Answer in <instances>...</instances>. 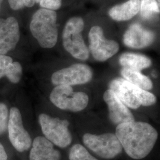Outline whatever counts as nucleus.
Returning a JSON list of instances; mask_svg holds the SVG:
<instances>
[{"mask_svg": "<svg viewBox=\"0 0 160 160\" xmlns=\"http://www.w3.org/2000/svg\"><path fill=\"white\" fill-rule=\"evenodd\" d=\"M88 42L89 52L96 60L100 62L109 59L117 53L119 49L118 43L115 40L106 39L103 29L98 26H94L90 29Z\"/></svg>", "mask_w": 160, "mask_h": 160, "instance_id": "6e6552de", "label": "nucleus"}, {"mask_svg": "<svg viewBox=\"0 0 160 160\" xmlns=\"http://www.w3.org/2000/svg\"><path fill=\"white\" fill-rule=\"evenodd\" d=\"M82 141L88 148L104 159H113L122 152L119 140L112 133L100 135L87 133L84 135Z\"/></svg>", "mask_w": 160, "mask_h": 160, "instance_id": "423d86ee", "label": "nucleus"}, {"mask_svg": "<svg viewBox=\"0 0 160 160\" xmlns=\"http://www.w3.org/2000/svg\"><path fill=\"white\" fill-rule=\"evenodd\" d=\"M29 160H61V155L53 144L44 137H38L32 142Z\"/></svg>", "mask_w": 160, "mask_h": 160, "instance_id": "4468645a", "label": "nucleus"}, {"mask_svg": "<svg viewBox=\"0 0 160 160\" xmlns=\"http://www.w3.org/2000/svg\"><path fill=\"white\" fill-rule=\"evenodd\" d=\"M69 160H98L80 144L74 145L69 151Z\"/></svg>", "mask_w": 160, "mask_h": 160, "instance_id": "6ab92c4d", "label": "nucleus"}, {"mask_svg": "<svg viewBox=\"0 0 160 160\" xmlns=\"http://www.w3.org/2000/svg\"><path fill=\"white\" fill-rule=\"evenodd\" d=\"M139 12L143 19L149 20L160 13V4L156 0H141Z\"/></svg>", "mask_w": 160, "mask_h": 160, "instance_id": "a211bd4d", "label": "nucleus"}, {"mask_svg": "<svg viewBox=\"0 0 160 160\" xmlns=\"http://www.w3.org/2000/svg\"><path fill=\"white\" fill-rule=\"evenodd\" d=\"M120 74L123 79L142 90L148 91L153 87L152 81L147 76L142 74L140 71L123 68L120 71Z\"/></svg>", "mask_w": 160, "mask_h": 160, "instance_id": "f3484780", "label": "nucleus"}, {"mask_svg": "<svg viewBox=\"0 0 160 160\" xmlns=\"http://www.w3.org/2000/svg\"><path fill=\"white\" fill-rule=\"evenodd\" d=\"M155 39L154 33L138 23L131 24L123 36L125 45L132 49H143L151 45Z\"/></svg>", "mask_w": 160, "mask_h": 160, "instance_id": "ddd939ff", "label": "nucleus"}, {"mask_svg": "<svg viewBox=\"0 0 160 160\" xmlns=\"http://www.w3.org/2000/svg\"><path fill=\"white\" fill-rule=\"evenodd\" d=\"M141 0H129L110 9L109 15L113 20L121 22L129 20L140 10Z\"/></svg>", "mask_w": 160, "mask_h": 160, "instance_id": "2eb2a0df", "label": "nucleus"}, {"mask_svg": "<svg viewBox=\"0 0 160 160\" xmlns=\"http://www.w3.org/2000/svg\"><path fill=\"white\" fill-rule=\"evenodd\" d=\"M39 4L42 8L55 11L61 8L62 0H40Z\"/></svg>", "mask_w": 160, "mask_h": 160, "instance_id": "5701e85b", "label": "nucleus"}, {"mask_svg": "<svg viewBox=\"0 0 160 160\" xmlns=\"http://www.w3.org/2000/svg\"><path fill=\"white\" fill-rule=\"evenodd\" d=\"M8 156L2 144L0 142V160H7Z\"/></svg>", "mask_w": 160, "mask_h": 160, "instance_id": "393cba45", "label": "nucleus"}, {"mask_svg": "<svg viewBox=\"0 0 160 160\" xmlns=\"http://www.w3.org/2000/svg\"><path fill=\"white\" fill-rule=\"evenodd\" d=\"M57 14L55 11L40 8L34 12L30 24L33 36L43 48L50 49L57 43Z\"/></svg>", "mask_w": 160, "mask_h": 160, "instance_id": "f03ea898", "label": "nucleus"}, {"mask_svg": "<svg viewBox=\"0 0 160 160\" xmlns=\"http://www.w3.org/2000/svg\"><path fill=\"white\" fill-rule=\"evenodd\" d=\"M115 135L127 155L135 160L145 158L152 150L158 136L150 124L135 121L118 125Z\"/></svg>", "mask_w": 160, "mask_h": 160, "instance_id": "f257e3e1", "label": "nucleus"}, {"mask_svg": "<svg viewBox=\"0 0 160 160\" xmlns=\"http://www.w3.org/2000/svg\"><path fill=\"white\" fill-rule=\"evenodd\" d=\"M2 1H3V0H0V7H1V6L2 2Z\"/></svg>", "mask_w": 160, "mask_h": 160, "instance_id": "bb28decb", "label": "nucleus"}, {"mask_svg": "<svg viewBox=\"0 0 160 160\" xmlns=\"http://www.w3.org/2000/svg\"><path fill=\"white\" fill-rule=\"evenodd\" d=\"M42 131L51 142L61 148H65L72 142V138L68 129V121L42 113L39 116Z\"/></svg>", "mask_w": 160, "mask_h": 160, "instance_id": "20e7f679", "label": "nucleus"}, {"mask_svg": "<svg viewBox=\"0 0 160 160\" xmlns=\"http://www.w3.org/2000/svg\"><path fill=\"white\" fill-rule=\"evenodd\" d=\"M9 111L5 103L0 102V135L7 131Z\"/></svg>", "mask_w": 160, "mask_h": 160, "instance_id": "412c9836", "label": "nucleus"}, {"mask_svg": "<svg viewBox=\"0 0 160 160\" xmlns=\"http://www.w3.org/2000/svg\"><path fill=\"white\" fill-rule=\"evenodd\" d=\"M8 2L13 10H21L24 7L23 0H8Z\"/></svg>", "mask_w": 160, "mask_h": 160, "instance_id": "b1692460", "label": "nucleus"}, {"mask_svg": "<svg viewBox=\"0 0 160 160\" xmlns=\"http://www.w3.org/2000/svg\"><path fill=\"white\" fill-rule=\"evenodd\" d=\"M7 131L9 140L18 152H23L31 148L32 138L23 126L20 110L16 107H12L10 110Z\"/></svg>", "mask_w": 160, "mask_h": 160, "instance_id": "0eeeda50", "label": "nucleus"}, {"mask_svg": "<svg viewBox=\"0 0 160 160\" xmlns=\"http://www.w3.org/2000/svg\"><path fill=\"white\" fill-rule=\"evenodd\" d=\"M84 28V22L81 17L69 18L62 32V43L64 49L73 57L86 61L89 58L90 52L81 33Z\"/></svg>", "mask_w": 160, "mask_h": 160, "instance_id": "7ed1b4c3", "label": "nucleus"}, {"mask_svg": "<svg viewBox=\"0 0 160 160\" xmlns=\"http://www.w3.org/2000/svg\"><path fill=\"white\" fill-rule=\"evenodd\" d=\"M119 61L123 68L137 71H141L143 69L149 68L152 64L151 60L147 56L130 52L122 54Z\"/></svg>", "mask_w": 160, "mask_h": 160, "instance_id": "dca6fc26", "label": "nucleus"}, {"mask_svg": "<svg viewBox=\"0 0 160 160\" xmlns=\"http://www.w3.org/2000/svg\"><path fill=\"white\" fill-rule=\"evenodd\" d=\"M109 87L127 107L137 109L141 106V100L145 90L122 78L112 80Z\"/></svg>", "mask_w": 160, "mask_h": 160, "instance_id": "9d476101", "label": "nucleus"}, {"mask_svg": "<svg viewBox=\"0 0 160 160\" xmlns=\"http://www.w3.org/2000/svg\"><path fill=\"white\" fill-rule=\"evenodd\" d=\"M103 99L108 104L109 119L113 123L118 125L135 121L134 116L129 109L111 90L104 92Z\"/></svg>", "mask_w": 160, "mask_h": 160, "instance_id": "f8f14e48", "label": "nucleus"}, {"mask_svg": "<svg viewBox=\"0 0 160 160\" xmlns=\"http://www.w3.org/2000/svg\"><path fill=\"white\" fill-rule=\"evenodd\" d=\"M50 100L56 107L63 110L80 112L86 108L89 98L84 92H74L71 86L59 85L52 91Z\"/></svg>", "mask_w": 160, "mask_h": 160, "instance_id": "39448f33", "label": "nucleus"}, {"mask_svg": "<svg viewBox=\"0 0 160 160\" xmlns=\"http://www.w3.org/2000/svg\"><path fill=\"white\" fill-rule=\"evenodd\" d=\"M19 25L14 17L0 18V55L14 49L20 40Z\"/></svg>", "mask_w": 160, "mask_h": 160, "instance_id": "9b49d317", "label": "nucleus"}, {"mask_svg": "<svg viewBox=\"0 0 160 160\" xmlns=\"http://www.w3.org/2000/svg\"><path fill=\"white\" fill-rule=\"evenodd\" d=\"M40 0H23L24 5L27 7H32L35 4L39 3Z\"/></svg>", "mask_w": 160, "mask_h": 160, "instance_id": "a878e982", "label": "nucleus"}, {"mask_svg": "<svg viewBox=\"0 0 160 160\" xmlns=\"http://www.w3.org/2000/svg\"><path fill=\"white\" fill-rule=\"evenodd\" d=\"M23 75V68L18 62H12L6 77L12 84L18 83L22 79Z\"/></svg>", "mask_w": 160, "mask_h": 160, "instance_id": "aec40b11", "label": "nucleus"}, {"mask_svg": "<svg viewBox=\"0 0 160 160\" xmlns=\"http://www.w3.org/2000/svg\"><path fill=\"white\" fill-rule=\"evenodd\" d=\"M157 1V2H158V4H160V0H156Z\"/></svg>", "mask_w": 160, "mask_h": 160, "instance_id": "cd10ccee", "label": "nucleus"}, {"mask_svg": "<svg viewBox=\"0 0 160 160\" xmlns=\"http://www.w3.org/2000/svg\"><path fill=\"white\" fill-rule=\"evenodd\" d=\"M92 71L89 66L75 63L55 72L52 75L51 81L55 86H72L86 84L92 80Z\"/></svg>", "mask_w": 160, "mask_h": 160, "instance_id": "1a4fd4ad", "label": "nucleus"}, {"mask_svg": "<svg viewBox=\"0 0 160 160\" xmlns=\"http://www.w3.org/2000/svg\"><path fill=\"white\" fill-rule=\"evenodd\" d=\"M13 60L6 55H0V79L6 77Z\"/></svg>", "mask_w": 160, "mask_h": 160, "instance_id": "4be33fe9", "label": "nucleus"}]
</instances>
